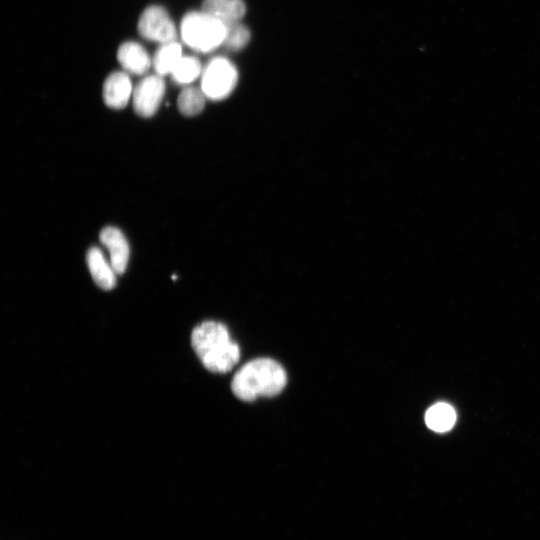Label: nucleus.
Returning <instances> with one entry per match:
<instances>
[{
  "mask_svg": "<svg viewBox=\"0 0 540 540\" xmlns=\"http://www.w3.org/2000/svg\"><path fill=\"white\" fill-rule=\"evenodd\" d=\"M191 345L203 366L214 373L230 371L240 358L239 346L220 322L205 321L196 326Z\"/></svg>",
  "mask_w": 540,
  "mask_h": 540,
  "instance_id": "nucleus-1",
  "label": "nucleus"
},
{
  "mask_svg": "<svg viewBox=\"0 0 540 540\" xmlns=\"http://www.w3.org/2000/svg\"><path fill=\"white\" fill-rule=\"evenodd\" d=\"M287 382L283 367L270 358L254 359L243 365L234 375L231 389L243 401H252L260 396L280 393Z\"/></svg>",
  "mask_w": 540,
  "mask_h": 540,
  "instance_id": "nucleus-2",
  "label": "nucleus"
},
{
  "mask_svg": "<svg viewBox=\"0 0 540 540\" xmlns=\"http://www.w3.org/2000/svg\"><path fill=\"white\" fill-rule=\"evenodd\" d=\"M180 32L187 46L198 52L207 53L222 46L226 26L203 10L193 11L183 17Z\"/></svg>",
  "mask_w": 540,
  "mask_h": 540,
  "instance_id": "nucleus-3",
  "label": "nucleus"
},
{
  "mask_svg": "<svg viewBox=\"0 0 540 540\" xmlns=\"http://www.w3.org/2000/svg\"><path fill=\"white\" fill-rule=\"evenodd\" d=\"M201 89L207 99L220 101L228 97L238 82V71L226 58L211 59L201 74Z\"/></svg>",
  "mask_w": 540,
  "mask_h": 540,
  "instance_id": "nucleus-4",
  "label": "nucleus"
},
{
  "mask_svg": "<svg viewBox=\"0 0 540 540\" xmlns=\"http://www.w3.org/2000/svg\"><path fill=\"white\" fill-rule=\"evenodd\" d=\"M138 31L143 38L161 44L174 42L177 30L167 11L160 6L147 7L138 21Z\"/></svg>",
  "mask_w": 540,
  "mask_h": 540,
  "instance_id": "nucleus-5",
  "label": "nucleus"
},
{
  "mask_svg": "<svg viewBox=\"0 0 540 540\" xmlns=\"http://www.w3.org/2000/svg\"><path fill=\"white\" fill-rule=\"evenodd\" d=\"M163 76L150 75L142 79L133 89L132 99L135 112L144 118L153 116L164 97Z\"/></svg>",
  "mask_w": 540,
  "mask_h": 540,
  "instance_id": "nucleus-6",
  "label": "nucleus"
},
{
  "mask_svg": "<svg viewBox=\"0 0 540 540\" xmlns=\"http://www.w3.org/2000/svg\"><path fill=\"white\" fill-rule=\"evenodd\" d=\"M101 243L109 252V261L117 274L126 270L129 260V245L124 234L115 227H105L99 235Z\"/></svg>",
  "mask_w": 540,
  "mask_h": 540,
  "instance_id": "nucleus-7",
  "label": "nucleus"
},
{
  "mask_svg": "<svg viewBox=\"0 0 540 540\" xmlns=\"http://www.w3.org/2000/svg\"><path fill=\"white\" fill-rule=\"evenodd\" d=\"M132 94V84L127 73L116 71L106 78L103 85V99L108 107L124 108Z\"/></svg>",
  "mask_w": 540,
  "mask_h": 540,
  "instance_id": "nucleus-8",
  "label": "nucleus"
},
{
  "mask_svg": "<svg viewBox=\"0 0 540 540\" xmlns=\"http://www.w3.org/2000/svg\"><path fill=\"white\" fill-rule=\"evenodd\" d=\"M87 265L98 287L103 290H111L115 287L117 273L98 247L89 249L87 253Z\"/></svg>",
  "mask_w": 540,
  "mask_h": 540,
  "instance_id": "nucleus-9",
  "label": "nucleus"
},
{
  "mask_svg": "<svg viewBox=\"0 0 540 540\" xmlns=\"http://www.w3.org/2000/svg\"><path fill=\"white\" fill-rule=\"evenodd\" d=\"M117 59L126 72L137 75L146 73L152 65L146 50L132 41L125 42L119 47Z\"/></svg>",
  "mask_w": 540,
  "mask_h": 540,
  "instance_id": "nucleus-10",
  "label": "nucleus"
},
{
  "mask_svg": "<svg viewBox=\"0 0 540 540\" xmlns=\"http://www.w3.org/2000/svg\"><path fill=\"white\" fill-rule=\"evenodd\" d=\"M202 10L226 25L239 22L246 6L243 0H204Z\"/></svg>",
  "mask_w": 540,
  "mask_h": 540,
  "instance_id": "nucleus-11",
  "label": "nucleus"
},
{
  "mask_svg": "<svg viewBox=\"0 0 540 540\" xmlns=\"http://www.w3.org/2000/svg\"><path fill=\"white\" fill-rule=\"evenodd\" d=\"M182 58V47L174 41L161 44L152 60L156 74L164 76L171 74L179 60Z\"/></svg>",
  "mask_w": 540,
  "mask_h": 540,
  "instance_id": "nucleus-12",
  "label": "nucleus"
},
{
  "mask_svg": "<svg viewBox=\"0 0 540 540\" xmlns=\"http://www.w3.org/2000/svg\"><path fill=\"white\" fill-rule=\"evenodd\" d=\"M456 420L454 409L447 403H437L430 407L425 414L427 426L436 432L450 430Z\"/></svg>",
  "mask_w": 540,
  "mask_h": 540,
  "instance_id": "nucleus-13",
  "label": "nucleus"
},
{
  "mask_svg": "<svg viewBox=\"0 0 540 540\" xmlns=\"http://www.w3.org/2000/svg\"><path fill=\"white\" fill-rule=\"evenodd\" d=\"M206 99L201 88L187 85L178 96V108L185 116H195L204 109Z\"/></svg>",
  "mask_w": 540,
  "mask_h": 540,
  "instance_id": "nucleus-14",
  "label": "nucleus"
},
{
  "mask_svg": "<svg viewBox=\"0 0 540 540\" xmlns=\"http://www.w3.org/2000/svg\"><path fill=\"white\" fill-rule=\"evenodd\" d=\"M202 71L203 68L197 58L182 56L170 75L175 83L187 86L201 76Z\"/></svg>",
  "mask_w": 540,
  "mask_h": 540,
  "instance_id": "nucleus-15",
  "label": "nucleus"
},
{
  "mask_svg": "<svg viewBox=\"0 0 540 540\" xmlns=\"http://www.w3.org/2000/svg\"><path fill=\"white\" fill-rule=\"evenodd\" d=\"M226 33L222 46L229 51H239L250 41V31L240 21L226 24Z\"/></svg>",
  "mask_w": 540,
  "mask_h": 540,
  "instance_id": "nucleus-16",
  "label": "nucleus"
}]
</instances>
